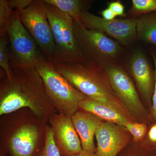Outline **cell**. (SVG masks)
Masks as SVG:
<instances>
[{
  "label": "cell",
  "instance_id": "6da1fadb",
  "mask_svg": "<svg viewBox=\"0 0 156 156\" xmlns=\"http://www.w3.org/2000/svg\"><path fill=\"white\" fill-rule=\"evenodd\" d=\"M0 82V116L27 108L44 119L57 111L48 98L41 76L33 67H11Z\"/></svg>",
  "mask_w": 156,
  "mask_h": 156
},
{
  "label": "cell",
  "instance_id": "ffe728a7",
  "mask_svg": "<svg viewBox=\"0 0 156 156\" xmlns=\"http://www.w3.org/2000/svg\"><path fill=\"white\" fill-rule=\"evenodd\" d=\"M9 41L7 34L0 36V66L8 77H10L12 73V69L10 65V53L8 47Z\"/></svg>",
  "mask_w": 156,
  "mask_h": 156
},
{
  "label": "cell",
  "instance_id": "8992f818",
  "mask_svg": "<svg viewBox=\"0 0 156 156\" xmlns=\"http://www.w3.org/2000/svg\"><path fill=\"white\" fill-rule=\"evenodd\" d=\"M45 5L56 46L52 62L54 63L83 62V56L75 37L73 19L55 6L46 3Z\"/></svg>",
  "mask_w": 156,
  "mask_h": 156
},
{
  "label": "cell",
  "instance_id": "9a60e30c",
  "mask_svg": "<svg viewBox=\"0 0 156 156\" xmlns=\"http://www.w3.org/2000/svg\"><path fill=\"white\" fill-rule=\"evenodd\" d=\"M79 109L93 114L103 121L114 123L124 128L128 122H132L115 109L89 98L80 102Z\"/></svg>",
  "mask_w": 156,
  "mask_h": 156
},
{
  "label": "cell",
  "instance_id": "4316f807",
  "mask_svg": "<svg viewBox=\"0 0 156 156\" xmlns=\"http://www.w3.org/2000/svg\"><path fill=\"white\" fill-rule=\"evenodd\" d=\"M32 2V0H9V5L12 9L21 10L27 8Z\"/></svg>",
  "mask_w": 156,
  "mask_h": 156
},
{
  "label": "cell",
  "instance_id": "52a82bcc",
  "mask_svg": "<svg viewBox=\"0 0 156 156\" xmlns=\"http://www.w3.org/2000/svg\"><path fill=\"white\" fill-rule=\"evenodd\" d=\"M103 68L113 90L135 122L151 125L149 111L141 102L127 70L118 63L105 65Z\"/></svg>",
  "mask_w": 156,
  "mask_h": 156
},
{
  "label": "cell",
  "instance_id": "d6986e66",
  "mask_svg": "<svg viewBox=\"0 0 156 156\" xmlns=\"http://www.w3.org/2000/svg\"><path fill=\"white\" fill-rule=\"evenodd\" d=\"M153 12H156V0H132L128 14L129 18L136 19Z\"/></svg>",
  "mask_w": 156,
  "mask_h": 156
},
{
  "label": "cell",
  "instance_id": "cb8c5ba5",
  "mask_svg": "<svg viewBox=\"0 0 156 156\" xmlns=\"http://www.w3.org/2000/svg\"><path fill=\"white\" fill-rule=\"evenodd\" d=\"M150 53L154 60L156 73L155 83L154 89L152 97V105L150 111L151 122V124L153 123H156V48H151L150 50Z\"/></svg>",
  "mask_w": 156,
  "mask_h": 156
},
{
  "label": "cell",
  "instance_id": "5b68a950",
  "mask_svg": "<svg viewBox=\"0 0 156 156\" xmlns=\"http://www.w3.org/2000/svg\"><path fill=\"white\" fill-rule=\"evenodd\" d=\"M74 31L83 62L102 67L105 65L118 63L123 52L119 42L100 31L86 28L80 22L75 20Z\"/></svg>",
  "mask_w": 156,
  "mask_h": 156
},
{
  "label": "cell",
  "instance_id": "30bf717a",
  "mask_svg": "<svg viewBox=\"0 0 156 156\" xmlns=\"http://www.w3.org/2000/svg\"><path fill=\"white\" fill-rule=\"evenodd\" d=\"M80 22L86 28L100 31L125 46L131 45L136 40V21L134 18L106 20L87 10L82 12Z\"/></svg>",
  "mask_w": 156,
  "mask_h": 156
},
{
  "label": "cell",
  "instance_id": "d4e9b609",
  "mask_svg": "<svg viewBox=\"0 0 156 156\" xmlns=\"http://www.w3.org/2000/svg\"><path fill=\"white\" fill-rule=\"evenodd\" d=\"M145 139L151 149L156 150V123H153L149 126Z\"/></svg>",
  "mask_w": 156,
  "mask_h": 156
},
{
  "label": "cell",
  "instance_id": "5bb4252c",
  "mask_svg": "<svg viewBox=\"0 0 156 156\" xmlns=\"http://www.w3.org/2000/svg\"><path fill=\"white\" fill-rule=\"evenodd\" d=\"M71 119L80 139L83 150L95 153L94 136L103 121L93 114L80 109L73 115Z\"/></svg>",
  "mask_w": 156,
  "mask_h": 156
},
{
  "label": "cell",
  "instance_id": "603a6c76",
  "mask_svg": "<svg viewBox=\"0 0 156 156\" xmlns=\"http://www.w3.org/2000/svg\"><path fill=\"white\" fill-rule=\"evenodd\" d=\"M125 128L131 134L132 140L137 142L142 141L145 138L148 126L146 123L129 122L126 124Z\"/></svg>",
  "mask_w": 156,
  "mask_h": 156
},
{
  "label": "cell",
  "instance_id": "ac0fdd59",
  "mask_svg": "<svg viewBox=\"0 0 156 156\" xmlns=\"http://www.w3.org/2000/svg\"><path fill=\"white\" fill-rule=\"evenodd\" d=\"M118 156H156V150L149 147L145 139L139 142H130Z\"/></svg>",
  "mask_w": 156,
  "mask_h": 156
},
{
  "label": "cell",
  "instance_id": "ba28073f",
  "mask_svg": "<svg viewBox=\"0 0 156 156\" xmlns=\"http://www.w3.org/2000/svg\"><path fill=\"white\" fill-rule=\"evenodd\" d=\"M7 34L10 43L11 67L34 68L45 56L20 21L16 11L7 27Z\"/></svg>",
  "mask_w": 156,
  "mask_h": 156
},
{
  "label": "cell",
  "instance_id": "83f0119b",
  "mask_svg": "<svg viewBox=\"0 0 156 156\" xmlns=\"http://www.w3.org/2000/svg\"><path fill=\"white\" fill-rule=\"evenodd\" d=\"M101 14L104 19L106 20H112L115 19V17H116L113 12L108 8L101 11Z\"/></svg>",
  "mask_w": 156,
  "mask_h": 156
},
{
  "label": "cell",
  "instance_id": "4fadbf2b",
  "mask_svg": "<svg viewBox=\"0 0 156 156\" xmlns=\"http://www.w3.org/2000/svg\"><path fill=\"white\" fill-rule=\"evenodd\" d=\"M95 136L98 156H118L132 139L126 128L106 121L101 124Z\"/></svg>",
  "mask_w": 156,
  "mask_h": 156
},
{
  "label": "cell",
  "instance_id": "7c38bea8",
  "mask_svg": "<svg viewBox=\"0 0 156 156\" xmlns=\"http://www.w3.org/2000/svg\"><path fill=\"white\" fill-rule=\"evenodd\" d=\"M48 124L62 156H73L82 151L80 139L71 117L56 113L49 118Z\"/></svg>",
  "mask_w": 156,
  "mask_h": 156
},
{
  "label": "cell",
  "instance_id": "e0dca14e",
  "mask_svg": "<svg viewBox=\"0 0 156 156\" xmlns=\"http://www.w3.org/2000/svg\"><path fill=\"white\" fill-rule=\"evenodd\" d=\"M45 3L55 6L63 13L67 14L74 20L80 22L81 14L89 11L93 1L88 0H44Z\"/></svg>",
  "mask_w": 156,
  "mask_h": 156
},
{
  "label": "cell",
  "instance_id": "9c48e42d",
  "mask_svg": "<svg viewBox=\"0 0 156 156\" xmlns=\"http://www.w3.org/2000/svg\"><path fill=\"white\" fill-rule=\"evenodd\" d=\"M15 11L44 56L53 61L56 46L44 1L32 0L27 8Z\"/></svg>",
  "mask_w": 156,
  "mask_h": 156
},
{
  "label": "cell",
  "instance_id": "3957f363",
  "mask_svg": "<svg viewBox=\"0 0 156 156\" xmlns=\"http://www.w3.org/2000/svg\"><path fill=\"white\" fill-rule=\"evenodd\" d=\"M54 64L58 72L89 99L105 104L136 122L113 90L103 67L83 62Z\"/></svg>",
  "mask_w": 156,
  "mask_h": 156
},
{
  "label": "cell",
  "instance_id": "2e32d148",
  "mask_svg": "<svg viewBox=\"0 0 156 156\" xmlns=\"http://www.w3.org/2000/svg\"><path fill=\"white\" fill-rule=\"evenodd\" d=\"M135 21L136 40L156 48V12L143 15Z\"/></svg>",
  "mask_w": 156,
  "mask_h": 156
},
{
  "label": "cell",
  "instance_id": "f1b7e54d",
  "mask_svg": "<svg viewBox=\"0 0 156 156\" xmlns=\"http://www.w3.org/2000/svg\"><path fill=\"white\" fill-rule=\"evenodd\" d=\"M73 156H98L95 153H92L88 152L82 150L80 153L77 154Z\"/></svg>",
  "mask_w": 156,
  "mask_h": 156
},
{
  "label": "cell",
  "instance_id": "8fae6325",
  "mask_svg": "<svg viewBox=\"0 0 156 156\" xmlns=\"http://www.w3.org/2000/svg\"><path fill=\"white\" fill-rule=\"evenodd\" d=\"M126 69L134 79L136 88L150 111L156 73L145 53L139 50L131 54L127 61Z\"/></svg>",
  "mask_w": 156,
  "mask_h": 156
},
{
  "label": "cell",
  "instance_id": "484cf974",
  "mask_svg": "<svg viewBox=\"0 0 156 156\" xmlns=\"http://www.w3.org/2000/svg\"><path fill=\"white\" fill-rule=\"evenodd\" d=\"M108 8L116 16H125V7L120 1H115L109 3Z\"/></svg>",
  "mask_w": 156,
  "mask_h": 156
},
{
  "label": "cell",
  "instance_id": "277c9868",
  "mask_svg": "<svg viewBox=\"0 0 156 156\" xmlns=\"http://www.w3.org/2000/svg\"><path fill=\"white\" fill-rule=\"evenodd\" d=\"M41 76L45 91L58 113L72 117L79 110V104L88 98L62 75L53 62L45 56L34 68Z\"/></svg>",
  "mask_w": 156,
  "mask_h": 156
},
{
  "label": "cell",
  "instance_id": "7a4b0ae2",
  "mask_svg": "<svg viewBox=\"0 0 156 156\" xmlns=\"http://www.w3.org/2000/svg\"><path fill=\"white\" fill-rule=\"evenodd\" d=\"M48 119L27 108L0 118V155L36 156L44 144Z\"/></svg>",
  "mask_w": 156,
  "mask_h": 156
},
{
  "label": "cell",
  "instance_id": "7402d4cb",
  "mask_svg": "<svg viewBox=\"0 0 156 156\" xmlns=\"http://www.w3.org/2000/svg\"><path fill=\"white\" fill-rule=\"evenodd\" d=\"M14 13L8 0L0 1V36L7 34V27Z\"/></svg>",
  "mask_w": 156,
  "mask_h": 156
},
{
  "label": "cell",
  "instance_id": "44dd1931",
  "mask_svg": "<svg viewBox=\"0 0 156 156\" xmlns=\"http://www.w3.org/2000/svg\"><path fill=\"white\" fill-rule=\"evenodd\" d=\"M36 156H62L54 141L53 132L49 124L46 129L44 144Z\"/></svg>",
  "mask_w": 156,
  "mask_h": 156
}]
</instances>
